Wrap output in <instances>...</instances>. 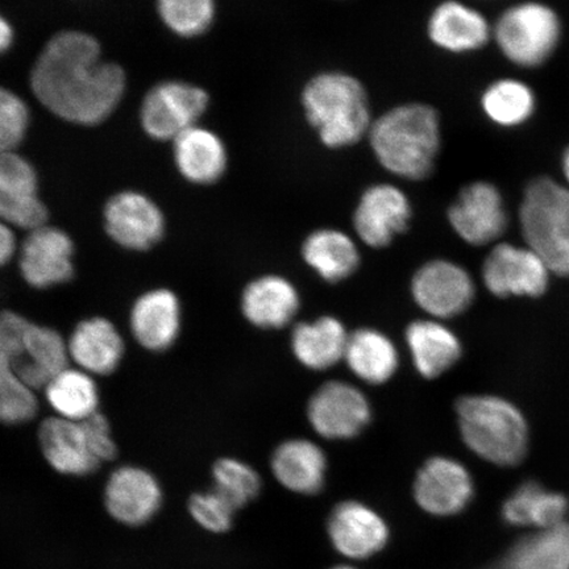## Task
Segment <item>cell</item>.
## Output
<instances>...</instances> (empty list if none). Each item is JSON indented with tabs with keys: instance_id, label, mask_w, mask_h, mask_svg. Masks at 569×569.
<instances>
[{
	"instance_id": "cell-1",
	"label": "cell",
	"mask_w": 569,
	"mask_h": 569,
	"mask_svg": "<svg viewBox=\"0 0 569 569\" xmlns=\"http://www.w3.org/2000/svg\"><path fill=\"white\" fill-rule=\"evenodd\" d=\"M36 98L70 123L96 126L116 111L126 91V74L101 60V47L83 32H61L48 42L31 76Z\"/></svg>"
},
{
	"instance_id": "cell-2",
	"label": "cell",
	"mask_w": 569,
	"mask_h": 569,
	"mask_svg": "<svg viewBox=\"0 0 569 569\" xmlns=\"http://www.w3.org/2000/svg\"><path fill=\"white\" fill-rule=\"evenodd\" d=\"M367 140L387 173L398 180L425 181L436 172L442 152V119L429 103L396 104L375 118Z\"/></svg>"
},
{
	"instance_id": "cell-3",
	"label": "cell",
	"mask_w": 569,
	"mask_h": 569,
	"mask_svg": "<svg viewBox=\"0 0 569 569\" xmlns=\"http://www.w3.org/2000/svg\"><path fill=\"white\" fill-rule=\"evenodd\" d=\"M300 103L306 123L331 151L367 139L375 120L366 84L345 70H323L310 77L302 87Z\"/></svg>"
},
{
	"instance_id": "cell-4",
	"label": "cell",
	"mask_w": 569,
	"mask_h": 569,
	"mask_svg": "<svg viewBox=\"0 0 569 569\" xmlns=\"http://www.w3.org/2000/svg\"><path fill=\"white\" fill-rule=\"evenodd\" d=\"M462 442L498 467H516L529 450L528 422L516 405L496 396H466L457 402Z\"/></svg>"
},
{
	"instance_id": "cell-5",
	"label": "cell",
	"mask_w": 569,
	"mask_h": 569,
	"mask_svg": "<svg viewBox=\"0 0 569 569\" xmlns=\"http://www.w3.org/2000/svg\"><path fill=\"white\" fill-rule=\"evenodd\" d=\"M519 226L526 244L550 272L569 277V188L550 176H538L526 184Z\"/></svg>"
},
{
	"instance_id": "cell-6",
	"label": "cell",
	"mask_w": 569,
	"mask_h": 569,
	"mask_svg": "<svg viewBox=\"0 0 569 569\" xmlns=\"http://www.w3.org/2000/svg\"><path fill=\"white\" fill-rule=\"evenodd\" d=\"M39 443L53 471L71 478L97 472L118 453L110 423L99 411L80 422L47 418L39 429Z\"/></svg>"
},
{
	"instance_id": "cell-7",
	"label": "cell",
	"mask_w": 569,
	"mask_h": 569,
	"mask_svg": "<svg viewBox=\"0 0 569 569\" xmlns=\"http://www.w3.org/2000/svg\"><path fill=\"white\" fill-rule=\"evenodd\" d=\"M563 21L550 4L526 0L508 7L493 24V41L505 60L538 69L551 60L563 39Z\"/></svg>"
},
{
	"instance_id": "cell-8",
	"label": "cell",
	"mask_w": 569,
	"mask_h": 569,
	"mask_svg": "<svg viewBox=\"0 0 569 569\" xmlns=\"http://www.w3.org/2000/svg\"><path fill=\"white\" fill-rule=\"evenodd\" d=\"M208 91L197 84L168 81L156 84L141 104V126L156 140H174L204 116Z\"/></svg>"
},
{
	"instance_id": "cell-9",
	"label": "cell",
	"mask_w": 569,
	"mask_h": 569,
	"mask_svg": "<svg viewBox=\"0 0 569 569\" xmlns=\"http://www.w3.org/2000/svg\"><path fill=\"white\" fill-rule=\"evenodd\" d=\"M447 218L458 237L475 247L493 243L509 226L501 190L489 181H473L461 188Z\"/></svg>"
},
{
	"instance_id": "cell-10",
	"label": "cell",
	"mask_w": 569,
	"mask_h": 569,
	"mask_svg": "<svg viewBox=\"0 0 569 569\" xmlns=\"http://www.w3.org/2000/svg\"><path fill=\"white\" fill-rule=\"evenodd\" d=\"M411 218L409 196L396 183L377 182L362 191L352 223L362 243L379 249L407 232Z\"/></svg>"
},
{
	"instance_id": "cell-11",
	"label": "cell",
	"mask_w": 569,
	"mask_h": 569,
	"mask_svg": "<svg viewBox=\"0 0 569 569\" xmlns=\"http://www.w3.org/2000/svg\"><path fill=\"white\" fill-rule=\"evenodd\" d=\"M412 497L426 515L439 518L458 516L473 500L472 475L458 460L433 457L419 468L412 483Z\"/></svg>"
},
{
	"instance_id": "cell-12",
	"label": "cell",
	"mask_w": 569,
	"mask_h": 569,
	"mask_svg": "<svg viewBox=\"0 0 569 569\" xmlns=\"http://www.w3.org/2000/svg\"><path fill=\"white\" fill-rule=\"evenodd\" d=\"M104 509L124 528H141L152 522L163 505V490L158 478L139 466H122L107 480Z\"/></svg>"
},
{
	"instance_id": "cell-13",
	"label": "cell",
	"mask_w": 569,
	"mask_h": 569,
	"mask_svg": "<svg viewBox=\"0 0 569 569\" xmlns=\"http://www.w3.org/2000/svg\"><path fill=\"white\" fill-rule=\"evenodd\" d=\"M327 536L341 557L366 560L386 549L390 528L387 519L371 505L347 500L331 510L327 519Z\"/></svg>"
},
{
	"instance_id": "cell-14",
	"label": "cell",
	"mask_w": 569,
	"mask_h": 569,
	"mask_svg": "<svg viewBox=\"0 0 569 569\" xmlns=\"http://www.w3.org/2000/svg\"><path fill=\"white\" fill-rule=\"evenodd\" d=\"M482 280L496 297L538 298L549 288L550 269L529 247L503 243L488 254Z\"/></svg>"
},
{
	"instance_id": "cell-15",
	"label": "cell",
	"mask_w": 569,
	"mask_h": 569,
	"mask_svg": "<svg viewBox=\"0 0 569 569\" xmlns=\"http://www.w3.org/2000/svg\"><path fill=\"white\" fill-rule=\"evenodd\" d=\"M28 323L17 312H0V423L23 425L38 415V397L20 381L17 371Z\"/></svg>"
},
{
	"instance_id": "cell-16",
	"label": "cell",
	"mask_w": 569,
	"mask_h": 569,
	"mask_svg": "<svg viewBox=\"0 0 569 569\" xmlns=\"http://www.w3.org/2000/svg\"><path fill=\"white\" fill-rule=\"evenodd\" d=\"M426 36L438 51L466 56L482 51L493 40V26L476 7L442 0L427 17Z\"/></svg>"
},
{
	"instance_id": "cell-17",
	"label": "cell",
	"mask_w": 569,
	"mask_h": 569,
	"mask_svg": "<svg viewBox=\"0 0 569 569\" xmlns=\"http://www.w3.org/2000/svg\"><path fill=\"white\" fill-rule=\"evenodd\" d=\"M371 405L361 391L345 381H330L311 397L308 417L320 437L345 440L358 437L371 422Z\"/></svg>"
},
{
	"instance_id": "cell-18",
	"label": "cell",
	"mask_w": 569,
	"mask_h": 569,
	"mask_svg": "<svg viewBox=\"0 0 569 569\" xmlns=\"http://www.w3.org/2000/svg\"><path fill=\"white\" fill-rule=\"evenodd\" d=\"M74 243L66 231L40 226L27 234L20 247L19 269L34 289L69 282L74 276Z\"/></svg>"
},
{
	"instance_id": "cell-19",
	"label": "cell",
	"mask_w": 569,
	"mask_h": 569,
	"mask_svg": "<svg viewBox=\"0 0 569 569\" xmlns=\"http://www.w3.org/2000/svg\"><path fill=\"white\" fill-rule=\"evenodd\" d=\"M104 227L118 246L141 252L160 243L166 233V218L151 198L128 190L107 202Z\"/></svg>"
},
{
	"instance_id": "cell-20",
	"label": "cell",
	"mask_w": 569,
	"mask_h": 569,
	"mask_svg": "<svg viewBox=\"0 0 569 569\" xmlns=\"http://www.w3.org/2000/svg\"><path fill=\"white\" fill-rule=\"evenodd\" d=\"M415 301L436 318L460 316L475 298V284L465 268L447 260L427 262L411 282Z\"/></svg>"
},
{
	"instance_id": "cell-21",
	"label": "cell",
	"mask_w": 569,
	"mask_h": 569,
	"mask_svg": "<svg viewBox=\"0 0 569 569\" xmlns=\"http://www.w3.org/2000/svg\"><path fill=\"white\" fill-rule=\"evenodd\" d=\"M48 210L39 197L36 170L17 153L0 154V220L18 229L44 226Z\"/></svg>"
},
{
	"instance_id": "cell-22",
	"label": "cell",
	"mask_w": 569,
	"mask_h": 569,
	"mask_svg": "<svg viewBox=\"0 0 569 569\" xmlns=\"http://www.w3.org/2000/svg\"><path fill=\"white\" fill-rule=\"evenodd\" d=\"M181 325V303L172 290H149L132 305L130 312L132 337L148 351L169 350L180 337Z\"/></svg>"
},
{
	"instance_id": "cell-23",
	"label": "cell",
	"mask_w": 569,
	"mask_h": 569,
	"mask_svg": "<svg viewBox=\"0 0 569 569\" xmlns=\"http://www.w3.org/2000/svg\"><path fill=\"white\" fill-rule=\"evenodd\" d=\"M69 358L91 376L116 372L124 358V339L111 320L83 319L68 339Z\"/></svg>"
},
{
	"instance_id": "cell-24",
	"label": "cell",
	"mask_w": 569,
	"mask_h": 569,
	"mask_svg": "<svg viewBox=\"0 0 569 569\" xmlns=\"http://www.w3.org/2000/svg\"><path fill=\"white\" fill-rule=\"evenodd\" d=\"M68 340L51 327L28 323L17 371L28 389H44L54 377L69 367Z\"/></svg>"
},
{
	"instance_id": "cell-25",
	"label": "cell",
	"mask_w": 569,
	"mask_h": 569,
	"mask_svg": "<svg viewBox=\"0 0 569 569\" xmlns=\"http://www.w3.org/2000/svg\"><path fill=\"white\" fill-rule=\"evenodd\" d=\"M295 284L281 276H262L247 284L241 311L259 329L276 330L289 325L300 309Z\"/></svg>"
},
{
	"instance_id": "cell-26",
	"label": "cell",
	"mask_w": 569,
	"mask_h": 569,
	"mask_svg": "<svg viewBox=\"0 0 569 569\" xmlns=\"http://www.w3.org/2000/svg\"><path fill=\"white\" fill-rule=\"evenodd\" d=\"M178 170L191 183L213 184L229 168V152L222 138L204 127H191L174 139Z\"/></svg>"
},
{
	"instance_id": "cell-27",
	"label": "cell",
	"mask_w": 569,
	"mask_h": 569,
	"mask_svg": "<svg viewBox=\"0 0 569 569\" xmlns=\"http://www.w3.org/2000/svg\"><path fill=\"white\" fill-rule=\"evenodd\" d=\"M270 467L276 480L290 492L315 496L325 487L326 455L310 440H287L276 448Z\"/></svg>"
},
{
	"instance_id": "cell-28",
	"label": "cell",
	"mask_w": 569,
	"mask_h": 569,
	"mask_svg": "<svg viewBox=\"0 0 569 569\" xmlns=\"http://www.w3.org/2000/svg\"><path fill=\"white\" fill-rule=\"evenodd\" d=\"M407 343L419 375L437 379L461 358L457 336L436 320H417L407 330Z\"/></svg>"
},
{
	"instance_id": "cell-29",
	"label": "cell",
	"mask_w": 569,
	"mask_h": 569,
	"mask_svg": "<svg viewBox=\"0 0 569 569\" xmlns=\"http://www.w3.org/2000/svg\"><path fill=\"white\" fill-rule=\"evenodd\" d=\"M348 337L339 319L322 317L295 327L291 350L303 367L326 371L345 359Z\"/></svg>"
},
{
	"instance_id": "cell-30",
	"label": "cell",
	"mask_w": 569,
	"mask_h": 569,
	"mask_svg": "<svg viewBox=\"0 0 569 569\" xmlns=\"http://www.w3.org/2000/svg\"><path fill=\"white\" fill-rule=\"evenodd\" d=\"M489 569H569V522L519 539Z\"/></svg>"
},
{
	"instance_id": "cell-31",
	"label": "cell",
	"mask_w": 569,
	"mask_h": 569,
	"mask_svg": "<svg viewBox=\"0 0 569 569\" xmlns=\"http://www.w3.org/2000/svg\"><path fill=\"white\" fill-rule=\"evenodd\" d=\"M569 503L563 495L528 481L508 497L502 507L503 521L515 528H553L566 522Z\"/></svg>"
},
{
	"instance_id": "cell-32",
	"label": "cell",
	"mask_w": 569,
	"mask_h": 569,
	"mask_svg": "<svg viewBox=\"0 0 569 569\" xmlns=\"http://www.w3.org/2000/svg\"><path fill=\"white\" fill-rule=\"evenodd\" d=\"M537 107L536 91L518 78H498L480 96L482 116L503 130L528 124L536 116Z\"/></svg>"
},
{
	"instance_id": "cell-33",
	"label": "cell",
	"mask_w": 569,
	"mask_h": 569,
	"mask_svg": "<svg viewBox=\"0 0 569 569\" xmlns=\"http://www.w3.org/2000/svg\"><path fill=\"white\" fill-rule=\"evenodd\" d=\"M302 258L327 282H340L355 273L360 253L355 241L343 231L319 229L303 241Z\"/></svg>"
},
{
	"instance_id": "cell-34",
	"label": "cell",
	"mask_w": 569,
	"mask_h": 569,
	"mask_svg": "<svg viewBox=\"0 0 569 569\" xmlns=\"http://www.w3.org/2000/svg\"><path fill=\"white\" fill-rule=\"evenodd\" d=\"M345 359L356 377L372 386L389 381L398 368L393 341L373 329H360L348 337Z\"/></svg>"
},
{
	"instance_id": "cell-35",
	"label": "cell",
	"mask_w": 569,
	"mask_h": 569,
	"mask_svg": "<svg viewBox=\"0 0 569 569\" xmlns=\"http://www.w3.org/2000/svg\"><path fill=\"white\" fill-rule=\"evenodd\" d=\"M44 391L56 417L80 422L98 412L99 390L94 376L80 368L63 369Z\"/></svg>"
},
{
	"instance_id": "cell-36",
	"label": "cell",
	"mask_w": 569,
	"mask_h": 569,
	"mask_svg": "<svg viewBox=\"0 0 569 569\" xmlns=\"http://www.w3.org/2000/svg\"><path fill=\"white\" fill-rule=\"evenodd\" d=\"M213 489L238 510L261 492V478L254 468L234 458L219 459L212 467Z\"/></svg>"
},
{
	"instance_id": "cell-37",
	"label": "cell",
	"mask_w": 569,
	"mask_h": 569,
	"mask_svg": "<svg viewBox=\"0 0 569 569\" xmlns=\"http://www.w3.org/2000/svg\"><path fill=\"white\" fill-rule=\"evenodd\" d=\"M160 18L170 31L193 39L208 32L216 20V0H158Z\"/></svg>"
},
{
	"instance_id": "cell-38",
	"label": "cell",
	"mask_w": 569,
	"mask_h": 569,
	"mask_svg": "<svg viewBox=\"0 0 569 569\" xmlns=\"http://www.w3.org/2000/svg\"><path fill=\"white\" fill-rule=\"evenodd\" d=\"M188 511L198 528L210 533H224L233 526L238 509L216 489L191 495Z\"/></svg>"
},
{
	"instance_id": "cell-39",
	"label": "cell",
	"mask_w": 569,
	"mask_h": 569,
	"mask_svg": "<svg viewBox=\"0 0 569 569\" xmlns=\"http://www.w3.org/2000/svg\"><path fill=\"white\" fill-rule=\"evenodd\" d=\"M30 111L16 92L0 88V154L11 153L23 141Z\"/></svg>"
},
{
	"instance_id": "cell-40",
	"label": "cell",
	"mask_w": 569,
	"mask_h": 569,
	"mask_svg": "<svg viewBox=\"0 0 569 569\" xmlns=\"http://www.w3.org/2000/svg\"><path fill=\"white\" fill-rule=\"evenodd\" d=\"M17 237L11 226L0 220V268L9 264L17 253Z\"/></svg>"
},
{
	"instance_id": "cell-41",
	"label": "cell",
	"mask_w": 569,
	"mask_h": 569,
	"mask_svg": "<svg viewBox=\"0 0 569 569\" xmlns=\"http://www.w3.org/2000/svg\"><path fill=\"white\" fill-rule=\"evenodd\" d=\"M13 42V30L9 21L0 17V54L9 51Z\"/></svg>"
},
{
	"instance_id": "cell-42",
	"label": "cell",
	"mask_w": 569,
	"mask_h": 569,
	"mask_svg": "<svg viewBox=\"0 0 569 569\" xmlns=\"http://www.w3.org/2000/svg\"><path fill=\"white\" fill-rule=\"evenodd\" d=\"M561 173H563L565 181L569 188V146L566 147L563 153H561L560 160Z\"/></svg>"
},
{
	"instance_id": "cell-43",
	"label": "cell",
	"mask_w": 569,
	"mask_h": 569,
	"mask_svg": "<svg viewBox=\"0 0 569 569\" xmlns=\"http://www.w3.org/2000/svg\"><path fill=\"white\" fill-rule=\"evenodd\" d=\"M330 569H359V568H356V567L350 566V565H339V566L332 567Z\"/></svg>"
}]
</instances>
